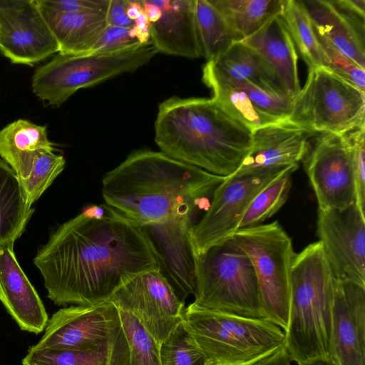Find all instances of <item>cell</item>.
Here are the masks:
<instances>
[{
  "label": "cell",
  "mask_w": 365,
  "mask_h": 365,
  "mask_svg": "<svg viewBox=\"0 0 365 365\" xmlns=\"http://www.w3.org/2000/svg\"><path fill=\"white\" fill-rule=\"evenodd\" d=\"M34 262L58 306L107 301L131 277L158 268L140 225L106 204L89 205L61 225Z\"/></svg>",
  "instance_id": "obj_1"
},
{
  "label": "cell",
  "mask_w": 365,
  "mask_h": 365,
  "mask_svg": "<svg viewBox=\"0 0 365 365\" xmlns=\"http://www.w3.org/2000/svg\"><path fill=\"white\" fill-rule=\"evenodd\" d=\"M225 178L161 151L138 150L104 175L102 195L106 205L143 225L194 215Z\"/></svg>",
  "instance_id": "obj_2"
},
{
  "label": "cell",
  "mask_w": 365,
  "mask_h": 365,
  "mask_svg": "<svg viewBox=\"0 0 365 365\" xmlns=\"http://www.w3.org/2000/svg\"><path fill=\"white\" fill-rule=\"evenodd\" d=\"M252 130L215 100L172 96L158 106L155 141L167 155L227 177L240 167L252 144Z\"/></svg>",
  "instance_id": "obj_3"
},
{
  "label": "cell",
  "mask_w": 365,
  "mask_h": 365,
  "mask_svg": "<svg viewBox=\"0 0 365 365\" xmlns=\"http://www.w3.org/2000/svg\"><path fill=\"white\" fill-rule=\"evenodd\" d=\"M335 278L320 241L294 257L285 344L298 364L330 357Z\"/></svg>",
  "instance_id": "obj_4"
},
{
  "label": "cell",
  "mask_w": 365,
  "mask_h": 365,
  "mask_svg": "<svg viewBox=\"0 0 365 365\" xmlns=\"http://www.w3.org/2000/svg\"><path fill=\"white\" fill-rule=\"evenodd\" d=\"M194 257L193 304L213 312L266 319L253 264L232 237Z\"/></svg>",
  "instance_id": "obj_5"
},
{
  "label": "cell",
  "mask_w": 365,
  "mask_h": 365,
  "mask_svg": "<svg viewBox=\"0 0 365 365\" xmlns=\"http://www.w3.org/2000/svg\"><path fill=\"white\" fill-rule=\"evenodd\" d=\"M182 322L206 358L224 365H250L285 344L284 331L267 319L200 308L184 309Z\"/></svg>",
  "instance_id": "obj_6"
},
{
  "label": "cell",
  "mask_w": 365,
  "mask_h": 365,
  "mask_svg": "<svg viewBox=\"0 0 365 365\" xmlns=\"http://www.w3.org/2000/svg\"><path fill=\"white\" fill-rule=\"evenodd\" d=\"M157 53L151 41L78 55L58 53L34 71L33 91L48 105L59 106L79 89L133 72Z\"/></svg>",
  "instance_id": "obj_7"
},
{
  "label": "cell",
  "mask_w": 365,
  "mask_h": 365,
  "mask_svg": "<svg viewBox=\"0 0 365 365\" xmlns=\"http://www.w3.org/2000/svg\"><path fill=\"white\" fill-rule=\"evenodd\" d=\"M365 92L325 67L309 70L287 120L315 134L345 135L365 124Z\"/></svg>",
  "instance_id": "obj_8"
},
{
  "label": "cell",
  "mask_w": 365,
  "mask_h": 365,
  "mask_svg": "<svg viewBox=\"0 0 365 365\" xmlns=\"http://www.w3.org/2000/svg\"><path fill=\"white\" fill-rule=\"evenodd\" d=\"M250 259L266 319L284 332L289 323L292 241L277 222L239 228L231 236Z\"/></svg>",
  "instance_id": "obj_9"
},
{
  "label": "cell",
  "mask_w": 365,
  "mask_h": 365,
  "mask_svg": "<svg viewBox=\"0 0 365 365\" xmlns=\"http://www.w3.org/2000/svg\"><path fill=\"white\" fill-rule=\"evenodd\" d=\"M298 166L233 174L217 187L205 213L190 230L195 255L230 237L257 195L278 176Z\"/></svg>",
  "instance_id": "obj_10"
},
{
  "label": "cell",
  "mask_w": 365,
  "mask_h": 365,
  "mask_svg": "<svg viewBox=\"0 0 365 365\" xmlns=\"http://www.w3.org/2000/svg\"><path fill=\"white\" fill-rule=\"evenodd\" d=\"M304 160L319 210L356 202L352 148L346 135L319 133Z\"/></svg>",
  "instance_id": "obj_11"
},
{
  "label": "cell",
  "mask_w": 365,
  "mask_h": 365,
  "mask_svg": "<svg viewBox=\"0 0 365 365\" xmlns=\"http://www.w3.org/2000/svg\"><path fill=\"white\" fill-rule=\"evenodd\" d=\"M108 300L133 315L159 345L182 322L185 309L158 269L131 277Z\"/></svg>",
  "instance_id": "obj_12"
},
{
  "label": "cell",
  "mask_w": 365,
  "mask_h": 365,
  "mask_svg": "<svg viewBox=\"0 0 365 365\" xmlns=\"http://www.w3.org/2000/svg\"><path fill=\"white\" fill-rule=\"evenodd\" d=\"M122 331L119 310L109 300L91 305H72L52 315L35 346L98 349L115 341Z\"/></svg>",
  "instance_id": "obj_13"
},
{
  "label": "cell",
  "mask_w": 365,
  "mask_h": 365,
  "mask_svg": "<svg viewBox=\"0 0 365 365\" xmlns=\"http://www.w3.org/2000/svg\"><path fill=\"white\" fill-rule=\"evenodd\" d=\"M317 233L334 278L365 287V216L356 202L319 210Z\"/></svg>",
  "instance_id": "obj_14"
},
{
  "label": "cell",
  "mask_w": 365,
  "mask_h": 365,
  "mask_svg": "<svg viewBox=\"0 0 365 365\" xmlns=\"http://www.w3.org/2000/svg\"><path fill=\"white\" fill-rule=\"evenodd\" d=\"M0 51L13 63L28 66L59 52L36 0H0Z\"/></svg>",
  "instance_id": "obj_15"
},
{
  "label": "cell",
  "mask_w": 365,
  "mask_h": 365,
  "mask_svg": "<svg viewBox=\"0 0 365 365\" xmlns=\"http://www.w3.org/2000/svg\"><path fill=\"white\" fill-rule=\"evenodd\" d=\"M193 216L178 214L140 225L155 253L158 270L184 304L195 293V257L190 239Z\"/></svg>",
  "instance_id": "obj_16"
},
{
  "label": "cell",
  "mask_w": 365,
  "mask_h": 365,
  "mask_svg": "<svg viewBox=\"0 0 365 365\" xmlns=\"http://www.w3.org/2000/svg\"><path fill=\"white\" fill-rule=\"evenodd\" d=\"M330 358L365 365V287L335 279Z\"/></svg>",
  "instance_id": "obj_17"
},
{
  "label": "cell",
  "mask_w": 365,
  "mask_h": 365,
  "mask_svg": "<svg viewBox=\"0 0 365 365\" xmlns=\"http://www.w3.org/2000/svg\"><path fill=\"white\" fill-rule=\"evenodd\" d=\"M314 135L287 119L257 128L252 131L248 153L233 174L298 166Z\"/></svg>",
  "instance_id": "obj_18"
},
{
  "label": "cell",
  "mask_w": 365,
  "mask_h": 365,
  "mask_svg": "<svg viewBox=\"0 0 365 365\" xmlns=\"http://www.w3.org/2000/svg\"><path fill=\"white\" fill-rule=\"evenodd\" d=\"M14 242L0 243V301L21 330L38 334L44 331L48 317L16 258Z\"/></svg>",
  "instance_id": "obj_19"
},
{
  "label": "cell",
  "mask_w": 365,
  "mask_h": 365,
  "mask_svg": "<svg viewBox=\"0 0 365 365\" xmlns=\"http://www.w3.org/2000/svg\"><path fill=\"white\" fill-rule=\"evenodd\" d=\"M155 3L160 14L149 24V32L157 52L189 58L202 57L195 0H155Z\"/></svg>",
  "instance_id": "obj_20"
},
{
  "label": "cell",
  "mask_w": 365,
  "mask_h": 365,
  "mask_svg": "<svg viewBox=\"0 0 365 365\" xmlns=\"http://www.w3.org/2000/svg\"><path fill=\"white\" fill-rule=\"evenodd\" d=\"M206 64L230 81L248 83L267 92L292 98L272 65L242 41L232 43L223 53Z\"/></svg>",
  "instance_id": "obj_21"
},
{
  "label": "cell",
  "mask_w": 365,
  "mask_h": 365,
  "mask_svg": "<svg viewBox=\"0 0 365 365\" xmlns=\"http://www.w3.org/2000/svg\"><path fill=\"white\" fill-rule=\"evenodd\" d=\"M242 41L272 65L294 98L301 90L298 54L282 15L273 17L258 31Z\"/></svg>",
  "instance_id": "obj_22"
},
{
  "label": "cell",
  "mask_w": 365,
  "mask_h": 365,
  "mask_svg": "<svg viewBox=\"0 0 365 365\" xmlns=\"http://www.w3.org/2000/svg\"><path fill=\"white\" fill-rule=\"evenodd\" d=\"M37 6L61 54L91 52L108 26L106 13L61 12Z\"/></svg>",
  "instance_id": "obj_23"
},
{
  "label": "cell",
  "mask_w": 365,
  "mask_h": 365,
  "mask_svg": "<svg viewBox=\"0 0 365 365\" xmlns=\"http://www.w3.org/2000/svg\"><path fill=\"white\" fill-rule=\"evenodd\" d=\"M46 126L18 119L0 130V157L15 172L21 183L29 178L36 158L53 152Z\"/></svg>",
  "instance_id": "obj_24"
},
{
  "label": "cell",
  "mask_w": 365,
  "mask_h": 365,
  "mask_svg": "<svg viewBox=\"0 0 365 365\" xmlns=\"http://www.w3.org/2000/svg\"><path fill=\"white\" fill-rule=\"evenodd\" d=\"M314 28L338 50L365 69L364 36L328 0H302Z\"/></svg>",
  "instance_id": "obj_25"
},
{
  "label": "cell",
  "mask_w": 365,
  "mask_h": 365,
  "mask_svg": "<svg viewBox=\"0 0 365 365\" xmlns=\"http://www.w3.org/2000/svg\"><path fill=\"white\" fill-rule=\"evenodd\" d=\"M128 346L123 331L113 342L93 349L31 346L22 365H127Z\"/></svg>",
  "instance_id": "obj_26"
},
{
  "label": "cell",
  "mask_w": 365,
  "mask_h": 365,
  "mask_svg": "<svg viewBox=\"0 0 365 365\" xmlns=\"http://www.w3.org/2000/svg\"><path fill=\"white\" fill-rule=\"evenodd\" d=\"M233 34L242 41L281 14L286 0H209Z\"/></svg>",
  "instance_id": "obj_27"
},
{
  "label": "cell",
  "mask_w": 365,
  "mask_h": 365,
  "mask_svg": "<svg viewBox=\"0 0 365 365\" xmlns=\"http://www.w3.org/2000/svg\"><path fill=\"white\" fill-rule=\"evenodd\" d=\"M202 81L211 89L212 99L252 132L282 120L260 110L244 91L216 74L206 63L202 69Z\"/></svg>",
  "instance_id": "obj_28"
},
{
  "label": "cell",
  "mask_w": 365,
  "mask_h": 365,
  "mask_svg": "<svg viewBox=\"0 0 365 365\" xmlns=\"http://www.w3.org/2000/svg\"><path fill=\"white\" fill-rule=\"evenodd\" d=\"M33 212L19 178L0 158V243L19 238Z\"/></svg>",
  "instance_id": "obj_29"
},
{
  "label": "cell",
  "mask_w": 365,
  "mask_h": 365,
  "mask_svg": "<svg viewBox=\"0 0 365 365\" xmlns=\"http://www.w3.org/2000/svg\"><path fill=\"white\" fill-rule=\"evenodd\" d=\"M297 52L309 70L325 67V58L316 38L309 15L302 0H286L281 14Z\"/></svg>",
  "instance_id": "obj_30"
},
{
  "label": "cell",
  "mask_w": 365,
  "mask_h": 365,
  "mask_svg": "<svg viewBox=\"0 0 365 365\" xmlns=\"http://www.w3.org/2000/svg\"><path fill=\"white\" fill-rule=\"evenodd\" d=\"M195 16L202 57L207 61L216 58L236 42L225 19L209 0H195Z\"/></svg>",
  "instance_id": "obj_31"
},
{
  "label": "cell",
  "mask_w": 365,
  "mask_h": 365,
  "mask_svg": "<svg viewBox=\"0 0 365 365\" xmlns=\"http://www.w3.org/2000/svg\"><path fill=\"white\" fill-rule=\"evenodd\" d=\"M293 172L294 170H288L282 173L257 195L242 217L239 228L261 225L282 207L292 187Z\"/></svg>",
  "instance_id": "obj_32"
},
{
  "label": "cell",
  "mask_w": 365,
  "mask_h": 365,
  "mask_svg": "<svg viewBox=\"0 0 365 365\" xmlns=\"http://www.w3.org/2000/svg\"><path fill=\"white\" fill-rule=\"evenodd\" d=\"M119 314L128 346L127 365H162L159 344L133 315L122 310Z\"/></svg>",
  "instance_id": "obj_33"
},
{
  "label": "cell",
  "mask_w": 365,
  "mask_h": 365,
  "mask_svg": "<svg viewBox=\"0 0 365 365\" xmlns=\"http://www.w3.org/2000/svg\"><path fill=\"white\" fill-rule=\"evenodd\" d=\"M162 365H202L205 355L181 322L160 345Z\"/></svg>",
  "instance_id": "obj_34"
},
{
  "label": "cell",
  "mask_w": 365,
  "mask_h": 365,
  "mask_svg": "<svg viewBox=\"0 0 365 365\" xmlns=\"http://www.w3.org/2000/svg\"><path fill=\"white\" fill-rule=\"evenodd\" d=\"M65 163L64 157L53 152L38 155L29 178L21 183L27 205L30 207L63 171Z\"/></svg>",
  "instance_id": "obj_35"
},
{
  "label": "cell",
  "mask_w": 365,
  "mask_h": 365,
  "mask_svg": "<svg viewBox=\"0 0 365 365\" xmlns=\"http://www.w3.org/2000/svg\"><path fill=\"white\" fill-rule=\"evenodd\" d=\"M314 27V26H313ZM317 40L325 58V68L351 82L365 92V71L338 50L314 28Z\"/></svg>",
  "instance_id": "obj_36"
},
{
  "label": "cell",
  "mask_w": 365,
  "mask_h": 365,
  "mask_svg": "<svg viewBox=\"0 0 365 365\" xmlns=\"http://www.w3.org/2000/svg\"><path fill=\"white\" fill-rule=\"evenodd\" d=\"M230 82L244 91L253 103L262 112L279 120L287 119L291 110L292 98L267 92L248 83Z\"/></svg>",
  "instance_id": "obj_37"
},
{
  "label": "cell",
  "mask_w": 365,
  "mask_h": 365,
  "mask_svg": "<svg viewBox=\"0 0 365 365\" xmlns=\"http://www.w3.org/2000/svg\"><path fill=\"white\" fill-rule=\"evenodd\" d=\"M345 135L352 148L356 204L365 216V124Z\"/></svg>",
  "instance_id": "obj_38"
},
{
  "label": "cell",
  "mask_w": 365,
  "mask_h": 365,
  "mask_svg": "<svg viewBox=\"0 0 365 365\" xmlns=\"http://www.w3.org/2000/svg\"><path fill=\"white\" fill-rule=\"evenodd\" d=\"M138 43L140 42L134 27L124 28L108 25L91 52L115 50Z\"/></svg>",
  "instance_id": "obj_39"
},
{
  "label": "cell",
  "mask_w": 365,
  "mask_h": 365,
  "mask_svg": "<svg viewBox=\"0 0 365 365\" xmlns=\"http://www.w3.org/2000/svg\"><path fill=\"white\" fill-rule=\"evenodd\" d=\"M40 6L61 12L106 13L109 0H36Z\"/></svg>",
  "instance_id": "obj_40"
},
{
  "label": "cell",
  "mask_w": 365,
  "mask_h": 365,
  "mask_svg": "<svg viewBox=\"0 0 365 365\" xmlns=\"http://www.w3.org/2000/svg\"><path fill=\"white\" fill-rule=\"evenodd\" d=\"M331 1L355 29L364 36L365 0H332Z\"/></svg>",
  "instance_id": "obj_41"
},
{
  "label": "cell",
  "mask_w": 365,
  "mask_h": 365,
  "mask_svg": "<svg viewBox=\"0 0 365 365\" xmlns=\"http://www.w3.org/2000/svg\"><path fill=\"white\" fill-rule=\"evenodd\" d=\"M128 0H109L106 19L110 26L132 28L135 22L128 16Z\"/></svg>",
  "instance_id": "obj_42"
},
{
  "label": "cell",
  "mask_w": 365,
  "mask_h": 365,
  "mask_svg": "<svg viewBox=\"0 0 365 365\" xmlns=\"http://www.w3.org/2000/svg\"><path fill=\"white\" fill-rule=\"evenodd\" d=\"M291 358L285 346L250 365H291Z\"/></svg>",
  "instance_id": "obj_43"
},
{
  "label": "cell",
  "mask_w": 365,
  "mask_h": 365,
  "mask_svg": "<svg viewBox=\"0 0 365 365\" xmlns=\"http://www.w3.org/2000/svg\"><path fill=\"white\" fill-rule=\"evenodd\" d=\"M143 11V9L140 1L128 0L127 14L132 21H134Z\"/></svg>",
  "instance_id": "obj_44"
},
{
  "label": "cell",
  "mask_w": 365,
  "mask_h": 365,
  "mask_svg": "<svg viewBox=\"0 0 365 365\" xmlns=\"http://www.w3.org/2000/svg\"><path fill=\"white\" fill-rule=\"evenodd\" d=\"M298 365H336V363L330 357L318 358L309 360Z\"/></svg>",
  "instance_id": "obj_45"
},
{
  "label": "cell",
  "mask_w": 365,
  "mask_h": 365,
  "mask_svg": "<svg viewBox=\"0 0 365 365\" xmlns=\"http://www.w3.org/2000/svg\"><path fill=\"white\" fill-rule=\"evenodd\" d=\"M202 365H224V364H220L217 361H215L211 359L206 358V359L204 361V363L202 364Z\"/></svg>",
  "instance_id": "obj_46"
}]
</instances>
